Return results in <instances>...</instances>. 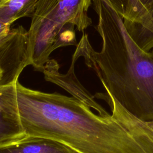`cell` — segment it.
<instances>
[{"label": "cell", "mask_w": 153, "mask_h": 153, "mask_svg": "<svg viewBox=\"0 0 153 153\" xmlns=\"http://www.w3.org/2000/svg\"><path fill=\"white\" fill-rule=\"evenodd\" d=\"M17 92L27 135L56 140L79 153H153L120 120L96 115L74 97L32 90L19 81Z\"/></svg>", "instance_id": "1"}, {"label": "cell", "mask_w": 153, "mask_h": 153, "mask_svg": "<svg viewBox=\"0 0 153 153\" xmlns=\"http://www.w3.org/2000/svg\"><path fill=\"white\" fill-rule=\"evenodd\" d=\"M102 39L96 51L83 34L73 55L82 56L96 72L106 92L136 118L153 123V53L140 48L132 39L123 20L106 0H92Z\"/></svg>", "instance_id": "2"}, {"label": "cell", "mask_w": 153, "mask_h": 153, "mask_svg": "<svg viewBox=\"0 0 153 153\" xmlns=\"http://www.w3.org/2000/svg\"><path fill=\"white\" fill-rule=\"evenodd\" d=\"M31 17L27 30L31 65L42 72L65 24L57 14L56 0H40Z\"/></svg>", "instance_id": "3"}, {"label": "cell", "mask_w": 153, "mask_h": 153, "mask_svg": "<svg viewBox=\"0 0 153 153\" xmlns=\"http://www.w3.org/2000/svg\"><path fill=\"white\" fill-rule=\"evenodd\" d=\"M28 65L31 61L27 30L20 25L0 36V86L16 82Z\"/></svg>", "instance_id": "4"}, {"label": "cell", "mask_w": 153, "mask_h": 153, "mask_svg": "<svg viewBox=\"0 0 153 153\" xmlns=\"http://www.w3.org/2000/svg\"><path fill=\"white\" fill-rule=\"evenodd\" d=\"M17 82L0 86V146L17 141L27 135L19 114Z\"/></svg>", "instance_id": "5"}, {"label": "cell", "mask_w": 153, "mask_h": 153, "mask_svg": "<svg viewBox=\"0 0 153 153\" xmlns=\"http://www.w3.org/2000/svg\"><path fill=\"white\" fill-rule=\"evenodd\" d=\"M76 60L72 57L69 71L66 74H62L59 71V65L57 61L54 59H49L42 71L45 79L60 86L71 94L72 97L79 100L90 108L94 109L99 112V115L102 117L109 116L110 114L94 100V97L81 85L76 77L74 65Z\"/></svg>", "instance_id": "6"}, {"label": "cell", "mask_w": 153, "mask_h": 153, "mask_svg": "<svg viewBox=\"0 0 153 153\" xmlns=\"http://www.w3.org/2000/svg\"><path fill=\"white\" fill-rule=\"evenodd\" d=\"M0 153H79L56 140L26 135L13 143L0 146Z\"/></svg>", "instance_id": "7"}, {"label": "cell", "mask_w": 153, "mask_h": 153, "mask_svg": "<svg viewBox=\"0 0 153 153\" xmlns=\"http://www.w3.org/2000/svg\"><path fill=\"white\" fill-rule=\"evenodd\" d=\"M92 0H56V12L61 21L75 26L81 32H84L91 25V19L87 11Z\"/></svg>", "instance_id": "8"}, {"label": "cell", "mask_w": 153, "mask_h": 153, "mask_svg": "<svg viewBox=\"0 0 153 153\" xmlns=\"http://www.w3.org/2000/svg\"><path fill=\"white\" fill-rule=\"evenodd\" d=\"M123 23L130 37L140 48L149 51L153 48V4L138 20Z\"/></svg>", "instance_id": "9"}, {"label": "cell", "mask_w": 153, "mask_h": 153, "mask_svg": "<svg viewBox=\"0 0 153 153\" xmlns=\"http://www.w3.org/2000/svg\"><path fill=\"white\" fill-rule=\"evenodd\" d=\"M40 0H9L0 7V20L11 25L23 17H32Z\"/></svg>", "instance_id": "10"}, {"label": "cell", "mask_w": 153, "mask_h": 153, "mask_svg": "<svg viewBox=\"0 0 153 153\" xmlns=\"http://www.w3.org/2000/svg\"><path fill=\"white\" fill-rule=\"evenodd\" d=\"M123 21L138 20L147 11L139 0H106Z\"/></svg>", "instance_id": "11"}, {"label": "cell", "mask_w": 153, "mask_h": 153, "mask_svg": "<svg viewBox=\"0 0 153 153\" xmlns=\"http://www.w3.org/2000/svg\"><path fill=\"white\" fill-rule=\"evenodd\" d=\"M74 27V25L71 23H66L64 25L57 36L55 49L69 45H77Z\"/></svg>", "instance_id": "12"}, {"label": "cell", "mask_w": 153, "mask_h": 153, "mask_svg": "<svg viewBox=\"0 0 153 153\" xmlns=\"http://www.w3.org/2000/svg\"><path fill=\"white\" fill-rule=\"evenodd\" d=\"M10 26L0 20V36L7 35L10 30Z\"/></svg>", "instance_id": "13"}, {"label": "cell", "mask_w": 153, "mask_h": 153, "mask_svg": "<svg viewBox=\"0 0 153 153\" xmlns=\"http://www.w3.org/2000/svg\"><path fill=\"white\" fill-rule=\"evenodd\" d=\"M139 1L146 10L153 4V0H139Z\"/></svg>", "instance_id": "14"}, {"label": "cell", "mask_w": 153, "mask_h": 153, "mask_svg": "<svg viewBox=\"0 0 153 153\" xmlns=\"http://www.w3.org/2000/svg\"><path fill=\"white\" fill-rule=\"evenodd\" d=\"M9 0H0V7L2 6L4 4H5L7 2H8Z\"/></svg>", "instance_id": "15"}, {"label": "cell", "mask_w": 153, "mask_h": 153, "mask_svg": "<svg viewBox=\"0 0 153 153\" xmlns=\"http://www.w3.org/2000/svg\"><path fill=\"white\" fill-rule=\"evenodd\" d=\"M1 71L0 70V78H1Z\"/></svg>", "instance_id": "16"}]
</instances>
